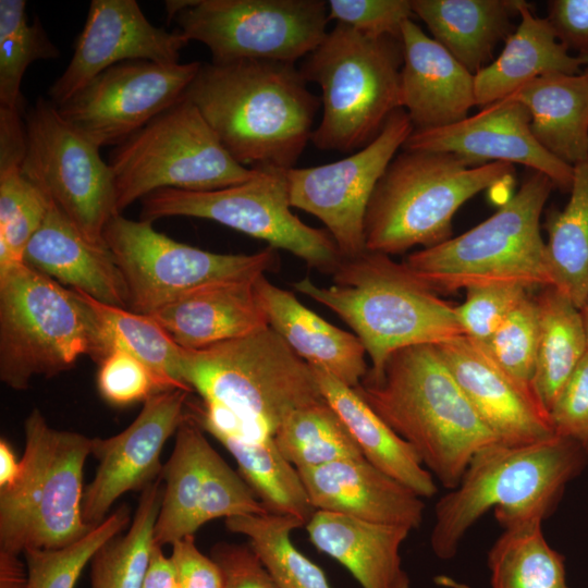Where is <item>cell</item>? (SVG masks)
Segmentation results:
<instances>
[{
    "label": "cell",
    "instance_id": "1",
    "mask_svg": "<svg viewBox=\"0 0 588 588\" xmlns=\"http://www.w3.org/2000/svg\"><path fill=\"white\" fill-rule=\"evenodd\" d=\"M184 97L229 154L254 170H290L311 139L321 100L294 63H201Z\"/></svg>",
    "mask_w": 588,
    "mask_h": 588
},
{
    "label": "cell",
    "instance_id": "2",
    "mask_svg": "<svg viewBox=\"0 0 588 588\" xmlns=\"http://www.w3.org/2000/svg\"><path fill=\"white\" fill-rule=\"evenodd\" d=\"M354 389L448 489L458 485L480 449L499 442L436 345L394 352L379 376H365Z\"/></svg>",
    "mask_w": 588,
    "mask_h": 588
},
{
    "label": "cell",
    "instance_id": "3",
    "mask_svg": "<svg viewBox=\"0 0 588 588\" xmlns=\"http://www.w3.org/2000/svg\"><path fill=\"white\" fill-rule=\"evenodd\" d=\"M587 461L576 442L558 434L531 444L494 442L480 449L458 485L436 504L432 552L441 560L454 558L466 532L491 509L502 528L544 519Z\"/></svg>",
    "mask_w": 588,
    "mask_h": 588
},
{
    "label": "cell",
    "instance_id": "4",
    "mask_svg": "<svg viewBox=\"0 0 588 588\" xmlns=\"http://www.w3.org/2000/svg\"><path fill=\"white\" fill-rule=\"evenodd\" d=\"M332 275L328 287L308 277L293 287L329 308L354 331L371 362L366 377L379 376L399 350L465 336L455 307L388 255L365 252L342 259Z\"/></svg>",
    "mask_w": 588,
    "mask_h": 588
},
{
    "label": "cell",
    "instance_id": "5",
    "mask_svg": "<svg viewBox=\"0 0 588 588\" xmlns=\"http://www.w3.org/2000/svg\"><path fill=\"white\" fill-rule=\"evenodd\" d=\"M181 364L185 385L245 434L273 437L293 412L324 400L310 365L269 326L206 348H183Z\"/></svg>",
    "mask_w": 588,
    "mask_h": 588
},
{
    "label": "cell",
    "instance_id": "6",
    "mask_svg": "<svg viewBox=\"0 0 588 588\" xmlns=\"http://www.w3.org/2000/svg\"><path fill=\"white\" fill-rule=\"evenodd\" d=\"M514 179L511 163L474 167L451 152L403 148L368 204L366 252L390 256L441 244L451 238L453 217L463 204L488 187L512 185Z\"/></svg>",
    "mask_w": 588,
    "mask_h": 588
},
{
    "label": "cell",
    "instance_id": "7",
    "mask_svg": "<svg viewBox=\"0 0 588 588\" xmlns=\"http://www.w3.org/2000/svg\"><path fill=\"white\" fill-rule=\"evenodd\" d=\"M112 350L77 292L24 262L0 273V379L9 388L26 390L33 378L57 376L82 356L99 364Z\"/></svg>",
    "mask_w": 588,
    "mask_h": 588
},
{
    "label": "cell",
    "instance_id": "8",
    "mask_svg": "<svg viewBox=\"0 0 588 588\" xmlns=\"http://www.w3.org/2000/svg\"><path fill=\"white\" fill-rule=\"evenodd\" d=\"M552 181L532 171L487 220L432 247L411 253L404 266L436 293L492 285L530 291L553 286L540 217Z\"/></svg>",
    "mask_w": 588,
    "mask_h": 588
},
{
    "label": "cell",
    "instance_id": "9",
    "mask_svg": "<svg viewBox=\"0 0 588 588\" xmlns=\"http://www.w3.org/2000/svg\"><path fill=\"white\" fill-rule=\"evenodd\" d=\"M401 39L370 37L336 23L299 71L321 89L322 117L310 142L350 152L370 144L401 108Z\"/></svg>",
    "mask_w": 588,
    "mask_h": 588
},
{
    "label": "cell",
    "instance_id": "10",
    "mask_svg": "<svg viewBox=\"0 0 588 588\" xmlns=\"http://www.w3.org/2000/svg\"><path fill=\"white\" fill-rule=\"evenodd\" d=\"M24 432L20 475L0 489V550L14 554L63 548L93 529L82 515L93 438L50 427L38 408L25 419Z\"/></svg>",
    "mask_w": 588,
    "mask_h": 588
},
{
    "label": "cell",
    "instance_id": "11",
    "mask_svg": "<svg viewBox=\"0 0 588 588\" xmlns=\"http://www.w3.org/2000/svg\"><path fill=\"white\" fill-rule=\"evenodd\" d=\"M109 164L120 215L159 189L216 191L244 183L258 172L243 167L229 154L184 96L119 144Z\"/></svg>",
    "mask_w": 588,
    "mask_h": 588
},
{
    "label": "cell",
    "instance_id": "12",
    "mask_svg": "<svg viewBox=\"0 0 588 588\" xmlns=\"http://www.w3.org/2000/svg\"><path fill=\"white\" fill-rule=\"evenodd\" d=\"M285 170H258L241 184L208 192L163 188L140 200V220L193 217L218 222L283 249L324 273L342 256L328 231L305 224L291 208Z\"/></svg>",
    "mask_w": 588,
    "mask_h": 588
},
{
    "label": "cell",
    "instance_id": "13",
    "mask_svg": "<svg viewBox=\"0 0 588 588\" xmlns=\"http://www.w3.org/2000/svg\"><path fill=\"white\" fill-rule=\"evenodd\" d=\"M103 240L126 282L130 309L145 315L198 289L266 274L278 261L270 246L249 255L212 253L122 215L110 219Z\"/></svg>",
    "mask_w": 588,
    "mask_h": 588
},
{
    "label": "cell",
    "instance_id": "14",
    "mask_svg": "<svg viewBox=\"0 0 588 588\" xmlns=\"http://www.w3.org/2000/svg\"><path fill=\"white\" fill-rule=\"evenodd\" d=\"M174 20L215 63H295L321 44L330 21L323 0H191Z\"/></svg>",
    "mask_w": 588,
    "mask_h": 588
},
{
    "label": "cell",
    "instance_id": "15",
    "mask_svg": "<svg viewBox=\"0 0 588 588\" xmlns=\"http://www.w3.org/2000/svg\"><path fill=\"white\" fill-rule=\"evenodd\" d=\"M22 173L93 244L106 246L105 229L117 210L113 172L99 147L76 131L42 97L24 115Z\"/></svg>",
    "mask_w": 588,
    "mask_h": 588
},
{
    "label": "cell",
    "instance_id": "16",
    "mask_svg": "<svg viewBox=\"0 0 588 588\" xmlns=\"http://www.w3.org/2000/svg\"><path fill=\"white\" fill-rule=\"evenodd\" d=\"M414 126L404 109L396 110L380 134L348 157L286 172L291 206L318 218L343 259L366 252L364 221L372 193Z\"/></svg>",
    "mask_w": 588,
    "mask_h": 588
},
{
    "label": "cell",
    "instance_id": "17",
    "mask_svg": "<svg viewBox=\"0 0 588 588\" xmlns=\"http://www.w3.org/2000/svg\"><path fill=\"white\" fill-rule=\"evenodd\" d=\"M200 64L121 62L102 71L57 109L97 147L118 146L179 102Z\"/></svg>",
    "mask_w": 588,
    "mask_h": 588
},
{
    "label": "cell",
    "instance_id": "18",
    "mask_svg": "<svg viewBox=\"0 0 588 588\" xmlns=\"http://www.w3.org/2000/svg\"><path fill=\"white\" fill-rule=\"evenodd\" d=\"M187 391L157 392L149 396L134 421L110 438H93L98 461L94 480L84 489L82 515L96 527L125 492L144 489L161 475L160 455L167 440L186 418Z\"/></svg>",
    "mask_w": 588,
    "mask_h": 588
},
{
    "label": "cell",
    "instance_id": "19",
    "mask_svg": "<svg viewBox=\"0 0 588 588\" xmlns=\"http://www.w3.org/2000/svg\"><path fill=\"white\" fill-rule=\"evenodd\" d=\"M188 40L152 25L135 0H93L65 71L48 89L59 107L108 68L126 61L180 63Z\"/></svg>",
    "mask_w": 588,
    "mask_h": 588
},
{
    "label": "cell",
    "instance_id": "20",
    "mask_svg": "<svg viewBox=\"0 0 588 588\" xmlns=\"http://www.w3.org/2000/svg\"><path fill=\"white\" fill-rule=\"evenodd\" d=\"M404 149L451 152L471 166L519 163L548 176L555 187L569 192L574 168L547 151L534 137L530 114L520 102L504 98L454 124L413 131Z\"/></svg>",
    "mask_w": 588,
    "mask_h": 588
},
{
    "label": "cell",
    "instance_id": "21",
    "mask_svg": "<svg viewBox=\"0 0 588 588\" xmlns=\"http://www.w3.org/2000/svg\"><path fill=\"white\" fill-rule=\"evenodd\" d=\"M436 346L500 443L525 445L555 436L549 413L535 393L510 377L474 341L460 336Z\"/></svg>",
    "mask_w": 588,
    "mask_h": 588
},
{
    "label": "cell",
    "instance_id": "22",
    "mask_svg": "<svg viewBox=\"0 0 588 588\" xmlns=\"http://www.w3.org/2000/svg\"><path fill=\"white\" fill-rule=\"evenodd\" d=\"M401 108L414 131L444 127L476 106L475 75L411 20L401 29Z\"/></svg>",
    "mask_w": 588,
    "mask_h": 588
},
{
    "label": "cell",
    "instance_id": "23",
    "mask_svg": "<svg viewBox=\"0 0 588 588\" xmlns=\"http://www.w3.org/2000/svg\"><path fill=\"white\" fill-rule=\"evenodd\" d=\"M316 510L417 529L425 503L364 456L297 469Z\"/></svg>",
    "mask_w": 588,
    "mask_h": 588
},
{
    "label": "cell",
    "instance_id": "24",
    "mask_svg": "<svg viewBox=\"0 0 588 588\" xmlns=\"http://www.w3.org/2000/svg\"><path fill=\"white\" fill-rule=\"evenodd\" d=\"M23 262L70 290L130 308L127 285L112 253L87 241L53 204L26 245Z\"/></svg>",
    "mask_w": 588,
    "mask_h": 588
},
{
    "label": "cell",
    "instance_id": "25",
    "mask_svg": "<svg viewBox=\"0 0 588 588\" xmlns=\"http://www.w3.org/2000/svg\"><path fill=\"white\" fill-rule=\"evenodd\" d=\"M257 278L198 289L149 316L185 350H201L245 336L268 327L256 294Z\"/></svg>",
    "mask_w": 588,
    "mask_h": 588
},
{
    "label": "cell",
    "instance_id": "26",
    "mask_svg": "<svg viewBox=\"0 0 588 588\" xmlns=\"http://www.w3.org/2000/svg\"><path fill=\"white\" fill-rule=\"evenodd\" d=\"M255 289L268 326L296 355L348 387L360 383L369 368L366 350L354 333L328 322L266 274L257 278Z\"/></svg>",
    "mask_w": 588,
    "mask_h": 588
},
{
    "label": "cell",
    "instance_id": "27",
    "mask_svg": "<svg viewBox=\"0 0 588 588\" xmlns=\"http://www.w3.org/2000/svg\"><path fill=\"white\" fill-rule=\"evenodd\" d=\"M305 526L309 541L344 566L362 588H411L400 554L408 527L320 510Z\"/></svg>",
    "mask_w": 588,
    "mask_h": 588
},
{
    "label": "cell",
    "instance_id": "28",
    "mask_svg": "<svg viewBox=\"0 0 588 588\" xmlns=\"http://www.w3.org/2000/svg\"><path fill=\"white\" fill-rule=\"evenodd\" d=\"M518 16L519 24L499 57L475 74L476 106L500 101L547 74H578L588 64V57L572 54L550 21L537 17L524 0H519Z\"/></svg>",
    "mask_w": 588,
    "mask_h": 588
},
{
    "label": "cell",
    "instance_id": "29",
    "mask_svg": "<svg viewBox=\"0 0 588 588\" xmlns=\"http://www.w3.org/2000/svg\"><path fill=\"white\" fill-rule=\"evenodd\" d=\"M323 399L341 417L363 456L380 470L421 498L438 492L434 477L415 450L393 431L358 392L316 366H311Z\"/></svg>",
    "mask_w": 588,
    "mask_h": 588
},
{
    "label": "cell",
    "instance_id": "30",
    "mask_svg": "<svg viewBox=\"0 0 588 588\" xmlns=\"http://www.w3.org/2000/svg\"><path fill=\"white\" fill-rule=\"evenodd\" d=\"M506 98L524 105L536 140L562 162L588 159V76L553 73L525 84Z\"/></svg>",
    "mask_w": 588,
    "mask_h": 588
},
{
    "label": "cell",
    "instance_id": "31",
    "mask_svg": "<svg viewBox=\"0 0 588 588\" xmlns=\"http://www.w3.org/2000/svg\"><path fill=\"white\" fill-rule=\"evenodd\" d=\"M519 0H412L415 15L471 74L483 68L495 45L512 33Z\"/></svg>",
    "mask_w": 588,
    "mask_h": 588
},
{
    "label": "cell",
    "instance_id": "32",
    "mask_svg": "<svg viewBox=\"0 0 588 588\" xmlns=\"http://www.w3.org/2000/svg\"><path fill=\"white\" fill-rule=\"evenodd\" d=\"M187 413V412H186ZM188 416L175 432L171 456L163 465L164 488L155 524V543L172 544L198 529L197 516L205 491L208 461L213 448Z\"/></svg>",
    "mask_w": 588,
    "mask_h": 588
},
{
    "label": "cell",
    "instance_id": "33",
    "mask_svg": "<svg viewBox=\"0 0 588 588\" xmlns=\"http://www.w3.org/2000/svg\"><path fill=\"white\" fill-rule=\"evenodd\" d=\"M539 340L532 390L549 413L564 384L588 352L580 309L554 286L536 296Z\"/></svg>",
    "mask_w": 588,
    "mask_h": 588
},
{
    "label": "cell",
    "instance_id": "34",
    "mask_svg": "<svg viewBox=\"0 0 588 588\" xmlns=\"http://www.w3.org/2000/svg\"><path fill=\"white\" fill-rule=\"evenodd\" d=\"M210 434L234 457L238 474L269 513L293 515L308 523L316 509L297 469L280 453L273 437L231 431Z\"/></svg>",
    "mask_w": 588,
    "mask_h": 588
},
{
    "label": "cell",
    "instance_id": "35",
    "mask_svg": "<svg viewBox=\"0 0 588 588\" xmlns=\"http://www.w3.org/2000/svg\"><path fill=\"white\" fill-rule=\"evenodd\" d=\"M569 199L549 212L547 250L553 286L577 308L588 299V159L574 167Z\"/></svg>",
    "mask_w": 588,
    "mask_h": 588
},
{
    "label": "cell",
    "instance_id": "36",
    "mask_svg": "<svg viewBox=\"0 0 588 588\" xmlns=\"http://www.w3.org/2000/svg\"><path fill=\"white\" fill-rule=\"evenodd\" d=\"M542 518L503 528L488 552L492 588H569L564 556L547 542Z\"/></svg>",
    "mask_w": 588,
    "mask_h": 588
},
{
    "label": "cell",
    "instance_id": "37",
    "mask_svg": "<svg viewBox=\"0 0 588 588\" xmlns=\"http://www.w3.org/2000/svg\"><path fill=\"white\" fill-rule=\"evenodd\" d=\"M306 525L293 515L247 514L225 519L226 528L245 536L279 588H331L323 571L299 552L290 535Z\"/></svg>",
    "mask_w": 588,
    "mask_h": 588
},
{
    "label": "cell",
    "instance_id": "38",
    "mask_svg": "<svg viewBox=\"0 0 588 588\" xmlns=\"http://www.w3.org/2000/svg\"><path fill=\"white\" fill-rule=\"evenodd\" d=\"M75 292L96 311L113 348H122L142 362L163 391L191 392L182 379L183 348L151 316L103 304L83 292Z\"/></svg>",
    "mask_w": 588,
    "mask_h": 588
},
{
    "label": "cell",
    "instance_id": "39",
    "mask_svg": "<svg viewBox=\"0 0 588 588\" xmlns=\"http://www.w3.org/2000/svg\"><path fill=\"white\" fill-rule=\"evenodd\" d=\"M273 439L280 453L296 469L363 457L350 430L326 400L293 412Z\"/></svg>",
    "mask_w": 588,
    "mask_h": 588
},
{
    "label": "cell",
    "instance_id": "40",
    "mask_svg": "<svg viewBox=\"0 0 588 588\" xmlns=\"http://www.w3.org/2000/svg\"><path fill=\"white\" fill-rule=\"evenodd\" d=\"M162 492L159 480L145 487L127 532L110 539L95 553L91 588H140L155 546Z\"/></svg>",
    "mask_w": 588,
    "mask_h": 588
},
{
    "label": "cell",
    "instance_id": "41",
    "mask_svg": "<svg viewBox=\"0 0 588 588\" xmlns=\"http://www.w3.org/2000/svg\"><path fill=\"white\" fill-rule=\"evenodd\" d=\"M24 0H0V107L24 111L21 91L26 69L60 57L38 17L28 24Z\"/></svg>",
    "mask_w": 588,
    "mask_h": 588
},
{
    "label": "cell",
    "instance_id": "42",
    "mask_svg": "<svg viewBox=\"0 0 588 588\" xmlns=\"http://www.w3.org/2000/svg\"><path fill=\"white\" fill-rule=\"evenodd\" d=\"M130 522V509L120 506L79 540L58 549H30L23 554L27 588H74L95 553Z\"/></svg>",
    "mask_w": 588,
    "mask_h": 588
},
{
    "label": "cell",
    "instance_id": "43",
    "mask_svg": "<svg viewBox=\"0 0 588 588\" xmlns=\"http://www.w3.org/2000/svg\"><path fill=\"white\" fill-rule=\"evenodd\" d=\"M21 163L0 164V243L17 262L33 235L42 224L51 200L26 179Z\"/></svg>",
    "mask_w": 588,
    "mask_h": 588
},
{
    "label": "cell",
    "instance_id": "44",
    "mask_svg": "<svg viewBox=\"0 0 588 588\" xmlns=\"http://www.w3.org/2000/svg\"><path fill=\"white\" fill-rule=\"evenodd\" d=\"M539 340V310L529 294L479 347L520 385L532 390ZM477 344V343H476Z\"/></svg>",
    "mask_w": 588,
    "mask_h": 588
},
{
    "label": "cell",
    "instance_id": "45",
    "mask_svg": "<svg viewBox=\"0 0 588 588\" xmlns=\"http://www.w3.org/2000/svg\"><path fill=\"white\" fill-rule=\"evenodd\" d=\"M269 513L252 489L213 450L210 454L197 524L224 517Z\"/></svg>",
    "mask_w": 588,
    "mask_h": 588
},
{
    "label": "cell",
    "instance_id": "46",
    "mask_svg": "<svg viewBox=\"0 0 588 588\" xmlns=\"http://www.w3.org/2000/svg\"><path fill=\"white\" fill-rule=\"evenodd\" d=\"M531 291L520 285H492L466 290L464 303L455 307L464 335L485 343Z\"/></svg>",
    "mask_w": 588,
    "mask_h": 588
},
{
    "label": "cell",
    "instance_id": "47",
    "mask_svg": "<svg viewBox=\"0 0 588 588\" xmlns=\"http://www.w3.org/2000/svg\"><path fill=\"white\" fill-rule=\"evenodd\" d=\"M97 384L101 396L119 406L145 402L152 394L163 391L142 362L119 347L99 363Z\"/></svg>",
    "mask_w": 588,
    "mask_h": 588
},
{
    "label": "cell",
    "instance_id": "48",
    "mask_svg": "<svg viewBox=\"0 0 588 588\" xmlns=\"http://www.w3.org/2000/svg\"><path fill=\"white\" fill-rule=\"evenodd\" d=\"M329 20L370 37L401 39L405 21L414 14L412 0H329Z\"/></svg>",
    "mask_w": 588,
    "mask_h": 588
},
{
    "label": "cell",
    "instance_id": "49",
    "mask_svg": "<svg viewBox=\"0 0 588 588\" xmlns=\"http://www.w3.org/2000/svg\"><path fill=\"white\" fill-rule=\"evenodd\" d=\"M555 434L576 442L588 454V352L549 411Z\"/></svg>",
    "mask_w": 588,
    "mask_h": 588
},
{
    "label": "cell",
    "instance_id": "50",
    "mask_svg": "<svg viewBox=\"0 0 588 588\" xmlns=\"http://www.w3.org/2000/svg\"><path fill=\"white\" fill-rule=\"evenodd\" d=\"M211 558L222 575V588H279L249 544L218 542Z\"/></svg>",
    "mask_w": 588,
    "mask_h": 588
},
{
    "label": "cell",
    "instance_id": "51",
    "mask_svg": "<svg viewBox=\"0 0 588 588\" xmlns=\"http://www.w3.org/2000/svg\"><path fill=\"white\" fill-rule=\"evenodd\" d=\"M170 555L179 588H222V575L218 564L200 552L194 535L186 536L172 544Z\"/></svg>",
    "mask_w": 588,
    "mask_h": 588
},
{
    "label": "cell",
    "instance_id": "52",
    "mask_svg": "<svg viewBox=\"0 0 588 588\" xmlns=\"http://www.w3.org/2000/svg\"><path fill=\"white\" fill-rule=\"evenodd\" d=\"M547 19L569 51L588 57V0L550 1Z\"/></svg>",
    "mask_w": 588,
    "mask_h": 588
},
{
    "label": "cell",
    "instance_id": "53",
    "mask_svg": "<svg viewBox=\"0 0 588 588\" xmlns=\"http://www.w3.org/2000/svg\"><path fill=\"white\" fill-rule=\"evenodd\" d=\"M140 588H179L173 562L155 543Z\"/></svg>",
    "mask_w": 588,
    "mask_h": 588
},
{
    "label": "cell",
    "instance_id": "54",
    "mask_svg": "<svg viewBox=\"0 0 588 588\" xmlns=\"http://www.w3.org/2000/svg\"><path fill=\"white\" fill-rule=\"evenodd\" d=\"M0 588H27V567L20 554L0 550Z\"/></svg>",
    "mask_w": 588,
    "mask_h": 588
},
{
    "label": "cell",
    "instance_id": "55",
    "mask_svg": "<svg viewBox=\"0 0 588 588\" xmlns=\"http://www.w3.org/2000/svg\"><path fill=\"white\" fill-rule=\"evenodd\" d=\"M21 461H17L7 440L0 441V489L10 487L19 477Z\"/></svg>",
    "mask_w": 588,
    "mask_h": 588
},
{
    "label": "cell",
    "instance_id": "56",
    "mask_svg": "<svg viewBox=\"0 0 588 588\" xmlns=\"http://www.w3.org/2000/svg\"><path fill=\"white\" fill-rule=\"evenodd\" d=\"M585 333H586V340H587V347H588V299L585 303V305L580 309Z\"/></svg>",
    "mask_w": 588,
    "mask_h": 588
},
{
    "label": "cell",
    "instance_id": "57",
    "mask_svg": "<svg viewBox=\"0 0 588 588\" xmlns=\"http://www.w3.org/2000/svg\"><path fill=\"white\" fill-rule=\"evenodd\" d=\"M584 73L588 76V64L585 66Z\"/></svg>",
    "mask_w": 588,
    "mask_h": 588
}]
</instances>
